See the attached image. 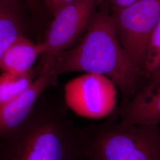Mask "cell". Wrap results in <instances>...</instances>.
<instances>
[{
  "instance_id": "cell-10",
  "label": "cell",
  "mask_w": 160,
  "mask_h": 160,
  "mask_svg": "<svg viewBox=\"0 0 160 160\" xmlns=\"http://www.w3.org/2000/svg\"><path fill=\"white\" fill-rule=\"evenodd\" d=\"M33 70L24 74L2 72L0 75V108L12 103L34 81Z\"/></svg>"
},
{
  "instance_id": "cell-3",
  "label": "cell",
  "mask_w": 160,
  "mask_h": 160,
  "mask_svg": "<svg viewBox=\"0 0 160 160\" xmlns=\"http://www.w3.org/2000/svg\"><path fill=\"white\" fill-rule=\"evenodd\" d=\"M86 160H160V127L108 122L82 129Z\"/></svg>"
},
{
  "instance_id": "cell-7",
  "label": "cell",
  "mask_w": 160,
  "mask_h": 160,
  "mask_svg": "<svg viewBox=\"0 0 160 160\" xmlns=\"http://www.w3.org/2000/svg\"><path fill=\"white\" fill-rule=\"evenodd\" d=\"M57 62L42 67L38 70V77L29 88L16 100L0 108V140L26 120L42 94L56 82L59 77Z\"/></svg>"
},
{
  "instance_id": "cell-11",
  "label": "cell",
  "mask_w": 160,
  "mask_h": 160,
  "mask_svg": "<svg viewBox=\"0 0 160 160\" xmlns=\"http://www.w3.org/2000/svg\"><path fill=\"white\" fill-rule=\"evenodd\" d=\"M22 34L16 7L0 2V59L6 49Z\"/></svg>"
},
{
  "instance_id": "cell-4",
  "label": "cell",
  "mask_w": 160,
  "mask_h": 160,
  "mask_svg": "<svg viewBox=\"0 0 160 160\" xmlns=\"http://www.w3.org/2000/svg\"><path fill=\"white\" fill-rule=\"evenodd\" d=\"M111 10L122 45L143 75L149 42L160 20V0H140L126 8Z\"/></svg>"
},
{
  "instance_id": "cell-13",
  "label": "cell",
  "mask_w": 160,
  "mask_h": 160,
  "mask_svg": "<svg viewBox=\"0 0 160 160\" xmlns=\"http://www.w3.org/2000/svg\"><path fill=\"white\" fill-rule=\"evenodd\" d=\"M45 4L52 14L54 15L63 7L74 2L77 0H43Z\"/></svg>"
},
{
  "instance_id": "cell-8",
  "label": "cell",
  "mask_w": 160,
  "mask_h": 160,
  "mask_svg": "<svg viewBox=\"0 0 160 160\" xmlns=\"http://www.w3.org/2000/svg\"><path fill=\"white\" fill-rule=\"evenodd\" d=\"M117 110L122 124L159 126L160 71L147 78L137 94Z\"/></svg>"
},
{
  "instance_id": "cell-14",
  "label": "cell",
  "mask_w": 160,
  "mask_h": 160,
  "mask_svg": "<svg viewBox=\"0 0 160 160\" xmlns=\"http://www.w3.org/2000/svg\"><path fill=\"white\" fill-rule=\"evenodd\" d=\"M112 10H119L126 8L137 2L140 0H105Z\"/></svg>"
},
{
  "instance_id": "cell-16",
  "label": "cell",
  "mask_w": 160,
  "mask_h": 160,
  "mask_svg": "<svg viewBox=\"0 0 160 160\" xmlns=\"http://www.w3.org/2000/svg\"><path fill=\"white\" fill-rule=\"evenodd\" d=\"M26 1L28 3V5L30 8H34L38 6V1H39V0H26Z\"/></svg>"
},
{
  "instance_id": "cell-12",
  "label": "cell",
  "mask_w": 160,
  "mask_h": 160,
  "mask_svg": "<svg viewBox=\"0 0 160 160\" xmlns=\"http://www.w3.org/2000/svg\"><path fill=\"white\" fill-rule=\"evenodd\" d=\"M160 71V20L149 42L143 68V76L148 78Z\"/></svg>"
},
{
  "instance_id": "cell-2",
  "label": "cell",
  "mask_w": 160,
  "mask_h": 160,
  "mask_svg": "<svg viewBox=\"0 0 160 160\" xmlns=\"http://www.w3.org/2000/svg\"><path fill=\"white\" fill-rule=\"evenodd\" d=\"M82 129L63 109L36 106L16 129L0 140V160H84Z\"/></svg>"
},
{
  "instance_id": "cell-5",
  "label": "cell",
  "mask_w": 160,
  "mask_h": 160,
  "mask_svg": "<svg viewBox=\"0 0 160 160\" xmlns=\"http://www.w3.org/2000/svg\"><path fill=\"white\" fill-rule=\"evenodd\" d=\"M100 0H77L53 15L43 42L45 51L39 69L55 62L63 52L74 46L84 34L96 12Z\"/></svg>"
},
{
  "instance_id": "cell-9",
  "label": "cell",
  "mask_w": 160,
  "mask_h": 160,
  "mask_svg": "<svg viewBox=\"0 0 160 160\" xmlns=\"http://www.w3.org/2000/svg\"><path fill=\"white\" fill-rule=\"evenodd\" d=\"M45 51L43 42L35 43L23 36H18L6 49L0 59L2 72L24 74L32 71L36 60Z\"/></svg>"
},
{
  "instance_id": "cell-15",
  "label": "cell",
  "mask_w": 160,
  "mask_h": 160,
  "mask_svg": "<svg viewBox=\"0 0 160 160\" xmlns=\"http://www.w3.org/2000/svg\"><path fill=\"white\" fill-rule=\"evenodd\" d=\"M0 2L15 7H17L18 5V0H0Z\"/></svg>"
},
{
  "instance_id": "cell-1",
  "label": "cell",
  "mask_w": 160,
  "mask_h": 160,
  "mask_svg": "<svg viewBox=\"0 0 160 160\" xmlns=\"http://www.w3.org/2000/svg\"><path fill=\"white\" fill-rule=\"evenodd\" d=\"M58 76L69 72L102 75L112 80L125 103L143 85V74L123 49L109 10L97 11L77 44L63 52L57 62Z\"/></svg>"
},
{
  "instance_id": "cell-6",
  "label": "cell",
  "mask_w": 160,
  "mask_h": 160,
  "mask_svg": "<svg viewBox=\"0 0 160 160\" xmlns=\"http://www.w3.org/2000/svg\"><path fill=\"white\" fill-rule=\"evenodd\" d=\"M118 87L102 75L85 73L64 87L66 105L73 112L88 119H101L118 109Z\"/></svg>"
}]
</instances>
